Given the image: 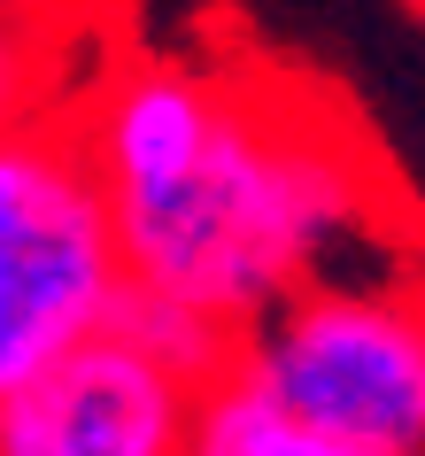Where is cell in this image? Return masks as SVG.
<instances>
[{"instance_id": "1", "label": "cell", "mask_w": 425, "mask_h": 456, "mask_svg": "<svg viewBox=\"0 0 425 456\" xmlns=\"http://www.w3.org/2000/svg\"><path fill=\"white\" fill-rule=\"evenodd\" d=\"M132 294L248 340L340 279H395V201L372 147L302 86L201 62H124L78 101Z\"/></svg>"}, {"instance_id": "2", "label": "cell", "mask_w": 425, "mask_h": 456, "mask_svg": "<svg viewBox=\"0 0 425 456\" xmlns=\"http://www.w3.org/2000/svg\"><path fill=\"white\" fill-rule=\"evenodd\" d=\"M225 379L372 456H425V279H340L271 310Z\"/></svg>"}, {"instance_id": "3", "label": "cell", "mask_w": 425, "mask_h": 456, "mask_svg": "<svg viewBox=\"0 0 425 456\" xmlns=\"http://www.w3.org/2000/svg\"><path fill=\"white\" fill-rule=\"evenodd\" d=\"M124 248L70 117L0 140V410L117 325Z\"/></svg>"}, {"instance_id": "4", "label": "cell", "mask_w": 425, "mask_h": 456, "mask_svg": "<svg viewBox=\"0 0 425 456\" xmlns=\"http://www.w3.org/2000/svg\"><path fill=\"white\" fill-rule=\"evenodd\" d=\"M201 395L124 333H101L0 410V456H186Z\"/></svg>"}, {"instance_id": "5", "label": "cell", "mask_w": 425, "mask_h": 456, "mask_svg": "<svg viewBox=\"0 0 425 456\" xmlns=\"http://www.w3.org/2000/svg\"><path fill=\"white\" fill-rule=\"evenodd\" d=\"M78 39L0 16V140L31 124H62L78 109Z\"/></svg>"}, {"instance_id": "6", "label": "cell", "mask_w": 425, "mask_h": 456, "mask_svg": "<svg viewBox=\"0 0 425 456\" xmlns=\"http://www.w3.org/2000/svg\"><path fill=\"white\" fill-rule=\"evenodd\" d=\"M186 456H372L356 441H332V433H309L294 418H279L271 403H256L240 379H217L193 410V441Z\"/></svg>"}, {"instance_id": "7", "label": "cell", "mask_w": 425, "mask_h": 456, "mask_svg": "<svg viewBox=\"0 0 425 456\" xmlns=\"http://www.w3.org/2000/svg\"><path fill=\"white\" fill-rule=\"evenodd\" d=\"M101 8L109 0H0V16H16V24H39L54 39H86L101 24Z\"/></svg>"}]
</instances>
